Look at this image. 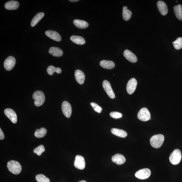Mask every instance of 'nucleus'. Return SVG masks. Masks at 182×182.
<instances>
[{
  "label": "nucleus",
  "mask_w": 182,
  "mask_h": 182,
  "mask_svg": "<svg viewBox=\"0 0 182 182\" xmlns=\"http://www.w3.org/2000/svg\"><path fill=\"white\" fill-rule=\"evenodd\" d=\"M111 132L113 134L121 138H125L127 135V133L125 131L121 129H111Z\"/></svg>",
  "instance_id": "nucleus-23"
},
{
  "label": "nucleus",
  "mask_w": 182,
  "mask_h": 182,
  "mask_svg": "<svg viewBox=\"0 0 182 182\" xmlns=\"http://www.w3.org/2000/svg\"><path fill=\"white\" fill-rule=\"evenodd\" d=\"M174 47L177 50L181 49L182 48V38H177L175 41L173 42Z\"/></svg>",
  "instance_id": "nucleus-29"
},
{
  "label": "nucleus",
  "mask_w": 182,
  "mask_h": 182,
  "mask_svg": "<svg viewBox=\"0 0 182 182\" xmlns=\"http://www.w3.org/2000/svg\"><path fill=\"white\" fill-rule=\"evenodd\" d=\"M45 148L43 145H40L37 148H35L34 150V152L35 154H36L38 156L41 155L42 153L45 151Z\"/></svg>",
  "instance_id": "nucleus-31"
},
{
  "label": "nucleus",
  "mask_w": 182,
  "mask_h": 182,
  "mask_svg": "<svg viewBox=\"0 0 182 182\" xmlns=\"http://www.w3.org/2000/svg\"><path fill=\"white\" fill-rule=\"evenodd\" d=\"M132 13L130 10L128 9L127 7H123V16L124 20H129L131 18Z\"/></svg>",
  "instance_id": "nucleus-27"
},
{
  "label": "nucleus",
  "mask_w": 182,
  "mask_h": 182,
  "mask_svg": "<svg viewBox=\"0 0 182 182\" xmlns=\"http://www.w3.org/2000/svg\"><path fill=\"white\" fill-rule=\"evenodd\" d=\"M102 86L104 90L110 98L114 99L115 98V95L109 81L104 80L102 83Z\"/></svg>",
  "instance_id": "nucleus-10"
},
{
  "label": "nucleus",
  "mask_w": 182,
  "mask_h": 182,
  "mask_svg": "<svg viewBox=\"0 0 182 182\" xmlns=\"http://www.w3.org/2000/svg\"><path fill=\"white\" fill-rule=\"evenodd\" d=\"M79 182H86V181H79Z\"/></svg>",
  "instance_id": "nucleus-36"
},
{
  "label": "nucleus",
  "mask_w": 182,
  "mask_h": 182,
  "mask_svg": "<svg viewBox=\"0 0 182 182\" xmlns=\"http://www.w3.org/2000/svg\"><path fill=\"white\" fill-rule=\"evenodd\" d=\"M62 110L64 115L67 118L71 117L72 113V108L70 104L67 101H64L62 104Z\"/></svg>",
  "instance_id": "nucleus-8"
},
{
  "label": "nucleus",
  "mask_w": 182,
  "mask_h": 182,
  "mask_svg": "<svg viewBox=\"0 0 182 182\" xmlns=\"http://www.w3.org/2000/svg\"><path fill=\"white\" fill-rule=\"evenodd\" d=\"M47 133V129L45 128L42 127L39 129H36L34 135L36 138H42L45 136Z\"/></svg>",
  "instance_id": "nucleus-26"
},
{
  "label": "nucleus",
  "mask_w": 182,
  "mask_h": 182,
  "mask_svg": "<svg viewBox=\"0 0 182 182\" xmlns=\"http://www.w3.org/2000/svg\"><path fill=\"white\" fill-rule=\"evenodd\" d=\"M44 15V13L41 12L37 13L32 19L31 23V26L32 27L35 26L43 18Z\"/></svg>",
  "instance_id": "nucleus-24"
},
{
  "label": "nucleus",
  "mask_w": 182,
  "mask_h": 182,
  "mask_svg": "<svg viewBox=\"0 0 182 182\" xmlns=\"http://www.w3.org/2000/svg\"><path fill=\"white\" fill-rule=\"evenodd\" d=\"M5 138V135L1 129H0V140H3Z\"/></svg>",
  "instance_id": "nucleus-34"
},
{
  "label": "nucleus",
  "mask_w": 182,
  "mask_h": 182,
  "mask_svg": "<svg viewBox=\"0 0 182 182\" xmlns=\"http://www.w3.org/2000/svg\"><path fill=\"white\" fill-rule=\"evenodd\" d=\"M5 115L13 123L17 122V118L16 113L13 110L9 108H7L4 110Z\"/></svg>",
  "instance_id": "nucleus-12"
},
{
  "label": "nucleus",
  "mask_w": 182,
  "mask_h": 182,
  "mask_svg": "<svg viewBox=\"0 0 182 182\" xmlns=\"http://www.w3.org/2000/svg\"><path fill=\"white\" fill-rule=\"evenodd\" d=\"M19 3L18 1H9L6 3L5 7V8L8 10H15L19 7Z\"/></svg>",
  "instance_id": "nucleus-18"
},
{
  "label": "nucleus",
  "mask_w": 182,
  "mask_h": 182,
  "mask_svg": "<svg viewBox=\"0 0 182 182\" xmlns=\"http://www.w3.org/2000/svg\"><path fill=\"white\" fill-rule=\"evenodd\" d=\"M70 39L73 43L79 45H82L86 43V40L82 37L78 36H73L70 37Z\"/></svg>",
  "instance_id": "nucleus-22"
},
{
  "label": "nucleus",
  "mask_w": 182,
  "mask_h": 182,
  "mask_svg": "<svg viewBox=\"0 0 182 182\" xmlns=\"http://www.w3.org/2000/svg\"><path fill=\"white\" fill-rule=\"evenodd\" d=\"M112 162L119 165L123 164L125 162V157L122 154H117L112 157Z\"/></svg>",
  "instance_id": "nucleus-16"
},
{
  "label": "nucleus",
  "mask_w": 182,
  "mask_h": 182,
  "mask_svg": "<svg viewBox=\"0 0 182 182\" xmlns=\"http://www.w3.org/2000/svg\"><path fill=\"white\" fill-rule=\"evenodd\" d=\"M151 174L150 170L148 168H144L137 171L135 174V177L140 179H145L150 177Z\"/></svg>",
  "instance_id": "nucleus-6"
},
{
  "label": "nucleus",
  "mask_w": 182,
  "mask_h": 182,
  "mask_svg": "<svg viewBox=\"0 0 182 182\" xmlns=\"http://www.w3.org/2000/svg\"><path fill=\"white\" fill-rule=\"evenodd\" d=\"M174 13L177 18L180 20H182V6L181 5L174 7Z\"/></svg>",
  "instance_id": "nucleus-25"
},
{
  "label": "nucleus",
  "mask_w": 182,
  "mask_h": 182,
  "mask_svg": "<svg viewBox=\"0 0 182 182\" xmlns=\"http://www.w3.org/2000/svg\"><path fill=\"white\" fill-rule=\"evenodd\" d=\"M91 105L92 106L93 108L96 111L98 112V113H101L102 108L101 107H100V106L98 105L95 102H91L90 103Z\"/></svg>",
  "instance_id": "nucleus-32"
},
{
  "label": "nucleus",
  "mask_w": 182,
  "mask_h": 182,
  "mask_svg": "<svg viewBox=\"0 0 182 182\" xmlns=\"http://www.w3.org/2000/svg\"><path fill=\"white\" fill-rule=\"evenodd\" d=\"M7 168L11 173L15 175L20 173L22 170V166L19 162L13 160L7 162Z\"/></svg>",
  "instance_id": "nucleus-1"
},
{
  "label": "nucleus",
  "mask_w": 182,
  "mask_h": 182,
  "mask_svg": "<svg viewBox=\"0 0 182 182\" xmlns=\"http://www.w3.org/2000/svg\"><path fill=\"white\" fill-rule=\"evenodd\" d=\"M36 179L38 182H50L49 179L42 174L37 175L36 177Z\"/></svg>",
  "instance_id": "nucleus-30"
},
{
  "label": "nucleus",
  "mask_w": 182,
  "mask_h": 182,
  "mask_svg": "<svg viewBox=\"0 0 182 182\" xmlns=\"http://www.w3.org/2000/svg\"><path fill=\"white\" fill-rule=\"evenodd\" d=\"M73 24L79 28L85 29L88 28L89 26L88 23L86 21L75 19L73 21Z\"/></svg>",
  "instance_id": "nucleus-21"
},
{
  "label": "nucleus",
  "mask_w": 182,
  "mask_h": 182,
  "mask_svg": "<svg viewBox=\"0 0 182 182\" xmlns=\"http://www.w3.org/2000/svg\"><path fill=\"white\" fill-rule=\"evenodd\" d=\"M79 0H69V1L71 2H75L78 1Z\"/></svg>",
  "instance_id": "nucleus-35"
},
{
  "label": "nucleus",
  "mask_w": 182,
  "mask_h": 182,
  "mask_svg": "<svg viewBox=\"0 0 182 182\" xmlns=\"http://www.w3.org/2000/svg\"><path fill=\"white\" fill-rule=\"evenodd\" d=\"M137 117L139 120L143 121H146L151 119L150 111L146 108H143L138 112Z\"/></svg>",
  "instance_id": "nucleus-5"
},
{
  "label": "nucleus",
  "mask_w": 182,
  "mask_h": 182,
  "mask_svg": "<svg viewBox=\"0 0 182 182\" xmlns=\"http://www.w3.org/2000/svg\"><path fill=\"white\" fill-rule=\"evenodd\" d=\"M47 72L50 75H53L55 72L58 73H61L62 72L61 69L59 67H55L53 66H49L47 69Z\"/></svg>",
  "instance_id": "nucleus-28"
},
{
  "label": "nucleus",
  "mask_w": 182,
  "mask_h": 182,
  "mask_svg": "<svg viewBox=\"0 0 182 182\" xmlns=\"http://www.w3.org/2000/svg\"><path fill=\"white\" fill-rule=\"evenodd\" d=\"M33 98L35 100L34 104L37 107L42 105L45 101V96L44 93L41 91H36L32 96Z\"/></svg>",
  "instance_id": "nucleus-3"
},
{
  "label": "nucleus",
  "mask_w": 182,
  "mask_h": 182,
  "mask_svg": "<svg viewBox=\"0 0 182 182\" xmlns=\"http://www.w3.org/2000/svg\"><path fill=\"white\" fill-rule=\"evenodd\" d=\"M16 63L15 58L12 56H9L5 60L4 63V66L7 70L10 71L14 67Z\"/></svg>",
  "instance_id": "nucleus-7"
},
{
  "label": "nucleus",
  "mask_w": 182,
  "mask_h": 182,
  "mask_svg": "<svg viewBox=\"0 0 182 182\" xmlns=\"http://www.w3.org/2000/svg\"><path fill=\"white\" fill-rule=\"evenodd\" d=\"M75 76L77 82L80 84H83L85 80V75L82 71L77 69L75 71Z\"/></svg>",
  "instance_id": "nucleus-15"
},
{
  "label": "nucleus",
  "mask_w": 182,
  "mask_h": 182,
  "mask_svg": "<svg viewBox=\"0 0 182 182\" xmlns=\"http://www.w3.org/2000/svg\"><path fill=\"white\" fill-rule=\"evenodd\" d=\"M137 84V80L134 78H132L128 81L127 84V90L128 94H132L136 89Z\"/></svg>",
  "instance_id": "nucleus-11"
},
{
  "label": "nucleus",
  "mask_w": 182,
  "mask_h": 182,
  "mask_svg": "<svg viewBox=\"0 0 182 182\" xmlns=\"http://www.w3.org/2000/svg\"><path fill=\"white\" fill-rule=\"evenodd\" d=\"M46 36L55 41L59 42L61 40V38L59 33L53 30H47L45 32Z\"/></svg>",
  "instance_id": "nucleus-13"
},
{
  "label": "nucleus",
  "mask_w": 182,
  "mask_h": 182,
  "mask_svg": "<svg viewBox=\"0 0 182 182\" xmlns=\"http://www.w3.org/2000/svg\"><path fill=\"white\" fill-rule=\"evenodd\" d=\"M181 159V151L179 149H176L171 153L169 157V160L171 163L176 165L179 163Z\"/></svg>",
  "instance_id": "nucleus-4"
},
{
  "label": "nucleus",
  "mask_w": 182,
  "mask_h": 182,
  "mask_svg": "<svg viewBox=\"0 0 182 182\" xmlns=\"http://www.w3.org/2000/svg\"><path fill=\"white\" fill-rule=\"evenodd\" d=\"M100 65L104 69H111L115 67V64L113 61L102 60L100 61Z\"/></svg>",
  "instance_id": "nucleus-20"
},
{
  "label": "nucleus",
  "mask_w": 182,
  "mask_h": 182,
  "mask_svg": "<svg viewBox=\"0 0 182 182\" xmlns=\"http://www.w3.org/2000/svg\"><path fill=\"white\" fill-rule=\"evenodd\" d=\"M74 165L77 169H84L86 166V162L84 158L82 156L77 155L75 157Z\"/></svg>",
  "instance_id": "nucleus-9"
},
{
  "label": "nucleus",
  "mask_w": 182,
  "mask_h": 182,
  "mask_svg": "<svg viewBox=\"0 0 182 182\" xmlns=\"http://www.w3.org/2000/svg\"><path fill=\"white\" fill-rule=\"evenodd\" d=\"M157 5L160 13L162 15L165 16L167 14L168 9L167 5L164 2L162 1H158Z\"/></svg>",
  "instance_id": "nucleus-17"
},
{
  "label": "nucleus",
  "mask_w": 182,
  "mask_h": 182,
  "mask_svg": "<svg viewBox=\"0 0 182 182\" xmlns=\"http://www.w3.org/2000/svg\"><path fill=\"white\" fill-rule=\"evenodd\" d=\"M123 55L128 61L131 63H136L137 61L136 56L128 50H126L123 53Z\"/></svg>",
  "instance_id": "nucleus-14"
},
{
  "label": "nucleus",
  "mask_w": 182,
  "mask_h": 182,
  "mask_svg": "<svg viewBox=\"0 0 182 182\" xmlns=\"http://www.w3.org/2000/svg\"><path fill=\"white\" fill-rule=\"evenodd\" d=\"M110 117L115 119H119L122 117V114L117 112H112L110 114Z\"/></svg>",
  "instance_id": "nucleus-33"
},
{
  "label": "nucleus",
  "mask_w": 182,
  "mask_h": 182,
  "mask_svg": "<svg viewBox=\"0 0 182 182\" xmlns=\"http://www.w3.org/2000/svg\"><path fill=\"white\" fill-rule=\"evenodd\" d=\"M49 53L55 57H59L63 55V52L60 48L52 47L50 48L49 51Z\"/></svg>",
  "instance_id": "nucleus-19"
},
{
  "label": "nucleus",
  "mask_w": 182,
  "mask_h": 182,
  "mask_svg": "<svg viewBox=\"0 0 182 182\" xmlns=\"http://www.w3.org/2000/svg\"><path fill=\"white\" fill-rule=\"evenodd\" d=\"M164 141V137L162 134L154 135L150 139V144L153 148H158L161 146Z\"/></svg>",
  "instance_id": "nucleus-2"
}]
</instances>
